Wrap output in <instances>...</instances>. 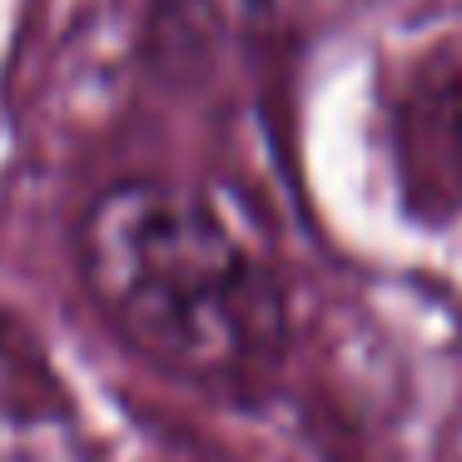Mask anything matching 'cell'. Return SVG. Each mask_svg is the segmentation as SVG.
Returning a JSON list of instances; mask_svg holds the SVG:
<instances>
[{"mask_svg":"<svg viewBox=\"0 0 462 462\" xmlns=\"http://www.w3.org/2000/svg\"><path fill=\"white\" fill-rule=\"evenodd\" d=\"M75 279L140 363L189 388H254L289 348L269 249L209 189L125 174L75 219Z\"/></svg>","mask_w":462,"mask_h":462,"instance_id":"6da1fadb","label":"cell"},{"mask_svg":"<svg viewBox=\"0 0 462 462\" xmlns=\"http://www.w3.org/2000/svg\"><path fill=\"white\" fill-rule=\"evenodd\" d=\"M273 0H154V51L170 65H204L259 41Z\"/></svg>","mask_w":462,"mask_h":462,"instance_id":"3957f363","label":"cell"},{"mask_svg":"<svg viewBox=\"0 0 462 462\" xmlns=\"http://www.w3.org/2000/svg\"><path fill=\"white\" fill-rule=\"evenodd\" d=\"M398 199L428 229L462 224V25L412 45L383 85Z\"/></svg>","mask_w":462,"mask_h":462,"instance_id":"7a4b0ae2","label":"cell"}]
</instances>
